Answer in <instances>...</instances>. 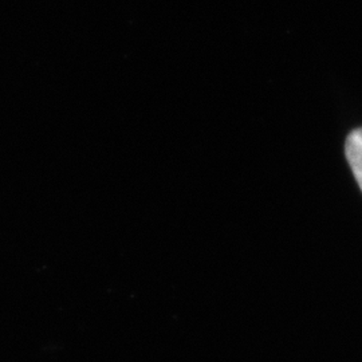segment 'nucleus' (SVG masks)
Masks as SVG:
<instances>
[{"label": "nucleus", "instance_id": "nucleus-1", "mask_svg": "<svg viewBox=\"0 0 362 362\" xmlns=\"http://www.w3.org/2000/svg\"><path fill=\"white\" fill-rule=\"evenodd\" d=\"M345 153L351 172L362 191V128L353 130L348 136Z\"/></svg>", "mask_w": 362, "mask_h": 362}]
</instances>
